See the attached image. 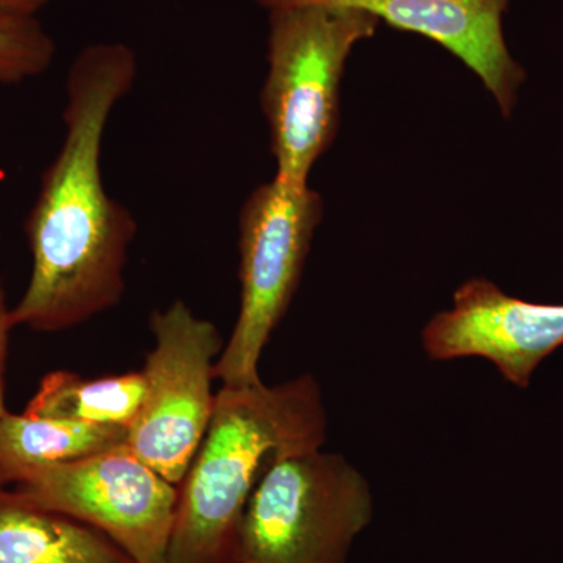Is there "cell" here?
Returning <instances> with one entry per match:
<instances>
[{
    "instance_id": "6da1fadb",
    "label": "cell",
    "mask_w": 563,
    "mask_h": 563,
    "mask_svg": "<svg viewBox=\"0 0 563 563\" xmlns=\"http://www.w3.org/2000/svg\"><path fill=\"white\" fill-rule=\"evenodd\" d=\"M139 76L124 43L85 47L70 65L63 111L65 139L44 173L29 214L32 272L11 307L14 328L60 332L121 302L135 218L103 184L102 144L118 103Z\"/></svg>"
},
{
    "instance_id": "7a4b0ae2",
    "label": "cell",
    "mask_w": 563,
    "mask_h": 563,
    "mask_svg": "<svg viewBox=\"0 0 563 563\" xmlns=\"http://www.w3.org/2000/svg\"><path fill=\"white\" fill-rule=\"evenodd\" d=\"M328 412L310 374L277 385L221 387L179 485L168 563H232L247 501L268 463L324 446Z\"/></svg>"
},
{
    "instance_id": "3957f363",
    "label": "cell",
    "mask_w": 563,
    "mask_h": 563,
    "mask_svg": "<svg viewBox=\"0 0 563 563\" xmlns=\"http://www.w3.org/2000/svg\"><path fill=\"white\" fill-rule=\"evenodd\" d=\"M268 13V76L261 102L276 177L309 184L314 163L339 131L340 81L355 44L379 20L321 0H257Z\"/></svg>"
},
{
    "instance_id": "277c9868",
    "label": "cell",
    "mask_w": 563,
    "mask_h": 563,
    "mask_svg": "<svg viewBox=\"0 0 563 563\" xmlns=\"http://www.w3.org/2000/svg\"><path fill=\"white\" fill-rule=\"evenodd\" d=\"M373 515L372 485L344 455H279L247 501L232 563H347Z\"/></svg>"
},
{
    "instance_id": "5b68a950",
    "label": "cell",
    "mask_w": 563,
    "mask_h": 563,
    "mask_svg": "<svg viewBox=\"0 0 563 563\" xmlns=\"http://www.w3.org/2000/svg\"><path fill=\"white\" fill-rule=\"evenodd\" d=\"M322 211L321 196L309 184L279 177L255 188L243 203L239 317L214 365L222 387L262 383L258 363L298 291Z\"/></svg>"
},
{
    "instance_id": "8992f818",
    "label": "cell",
    "mask_w": 563,
    "mask_h": 563,
    "mask_svg": "<svg viewBox=\"0 0 563 563\" xmlns=\"http://www.w3.org/2000/svg\"><path fill=\"white\" fill-rule=\"evenodd\" d=\"M150 328L155 344L141 369L146 393L125 448L179 487L209 429L214 365L225 342L184 301L155 310Z\"/></svg>"
},
{
    "instance_id": "52a82bcc",
    "label": "cell",
    "mask_w": 563,
    "mask_h": 563,
    "mask_svg": "<svg viewBox=\"0 0 563 563\" xmlns=\"http://www.w3.org/2000/svg\"><path fill=\"white\" fill-rule=\"evenodd\" d=\"M10 488L33 506L106 533L135 563H168L179 487L125 446L27 470Z\"/></svg>"
},
{
    "instance_id": "ba28073f",
    "label": "cell",
    "mask_w": 563,
    "mask_h": 563,
    "mask_svg": "<svg viewBox=\"0 0 563 563\" xmlns=\"http://www.w3.org/2000/svg\"><path fill=\"white\" fill-rule=\"evenodd\" d=\"M421 342L432 361L485 358L504 379L528 388L537 366L563 346V306L523 301L474 277L454 292L453 309L424 325Z\"/></svg>"
},
{
    "instance_id": "9c48e42d",
    "label": "cell",
    "mask_w": 563,
    "mask_h": 563,
    "mask_svg": "<svg viewBox=\"0 0 563 563\" xmlns=\"http://www.w3.org/2000/svg\"><path fill=\"white\" fill-rule=\"evenodd\" d=\"M368 11L399 31L435 41L483 80L504 117L512 113L526 79L503 33L509 0H321Z\"/></svg>"
},
{
    "instance_id": "30bf717a",
    "label": "cell",
    "mask_w": 563,
    "mask_h": 563,
    "mask_svg": "<svg viewBox=\"0 0 563 563\" xmlns=\"http://www.w3.org/2000/svg\"><path fill=\"white\" fill-rule=\"evenodd\" d=\"M0 563H135L106 533L0 487Z\"/></svg>"
},
{
    "instance_id": "8fae6325",
    "label": "cell",
    "mask_w": 563,
    "mask_h": 563,
    "mask_svg": "<svg viewBox=\"0 0 563 563\" xmlns=\"http://www.w3.org/2000/svg\"><path fill=\"white\" fill-rule=\"evenodd\" d=\"M128 429L7 412L0 420V487L38 466L125 446Z\"/></svg>"
},
{
    "instance_id": "7c38bea8",
    "label": "cell",
    "mask_w": 563,
    "mask_h": 563,
    "mask_svg": "<svg viewBox=\"0 0 563 563\" xmlns=\"http://www.w3.org/2000/svg\"><path fill=\"white\" fill-rule=\"evenodd\" d=\"M146 393L143 372L84 379L79 374L54 372L41 380L25 413L85 424L129 429L139 417Z\"/></svg>"
},
{
    "instance_id": "4fadbf2b",
    "label": "cell",
    "mask_w": 563,
    "mask_h": 563,
    "mask_svg": "<svg viewBox=\"0 0 563 563\" xmlns=\"http://www.w3.org/2000/svg\"><path fill=\"white\" fill-rule=\"evenodd\" d=\"M55 41L36 18L0 13V84H21L51 68Z\"/></svg>"
},
{
    "instance_id": "5bb4252c",
    "label": "cell",
    "mask_w": 563,
    "mask_h": 563,
    "mask_svg": "<svg viewBox=\"0 0 563 563\" xmlns=\"http://www.w3.org/2000/svg\"><path fill=\"white\" fill-rule=\"evenodd\" d=\"M13 329L11 309L9 303H7L5 290H3L2 280H0V420L9 412V410L5 409L3 390H5V368L7 358H9L10 333Z\"/></svg>"
},
{
    "instance_id": "9a60e30c",
    "label": "cell",
    "mask_w": 563,
    "mask_h": 563,
    "mask_svg": "<svg viewBox=\"0 0 563 563\" xmlns=\"http://www.w3.org/2000/svg\"><path fill=\"white\" fill-rule=\"evenodd\" d=\"M51 0H0V13L36 18Z\"/></svg>"
}]
</instances>
